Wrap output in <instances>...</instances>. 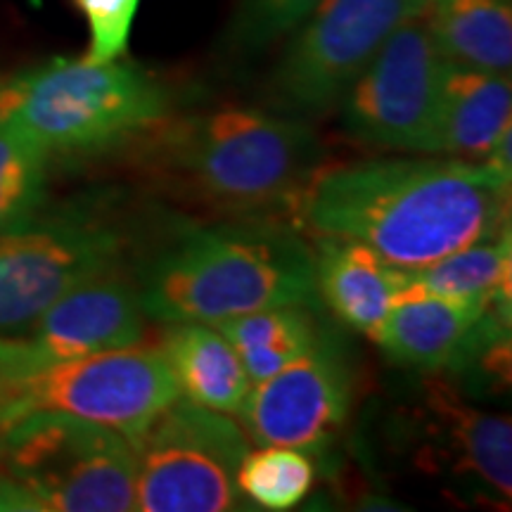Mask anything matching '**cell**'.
I'll list each match as a JSON object with an SVG mask.
<instances>
[{
  "mask_svg": "<svg viewBox=\"0 0 512 512\" xmlns=\"http://www.w3.org/2000/svg\"><path fill=\"white\" fill-rule=\"evenodd\" d=\"M292 214L415 271L510 228V178L486 162L380 157L320 164Z\"/></svg>",
  "mask_w": 512,
  "mask_h": 512,
  "instance_id": "1",
  "label": "cell"
},
{
  "mask_svg": "<svg viewBox=\"0 0 512 512\" xmlns=\"http://www.w3.org/2000/svg\"><path fill=\"white\" fill-rule=\"evenodd\" d=\"M143 143L147 164L171 190L240 219L294 211L323 164L309 126L249 107L169 119Z\"/></svg>",
  "mask_w": 512,
  "mask_h": 512,
  "instance_id": "2",
  "label": "cell"
},
{
  "mask_svg": "<svg viewBox=\"0 0 512 512\" xmlns=\"http://www.w3.org/2000/svg\"><path fill=\"white\" fill-rule=\"evenodd\" d=\"M136 287L145 316L162 323L318 304L313 247L268 219L183 230L147 261Z\"/></svg>",
  "mask_w": 512,
  "mask_h": 512,
  "instance_id": "3",
  "label": "cell"
},
{
  "mask_svg": "<svg viewBox=\"0 0 512 512\" xmlns=\"http://www.w3.org/2000/svg\"><path fill=\"white\" fill-rule=\"evenodd\" d=\"M162 81L131 62L50 60L0 86V124L48 159L95 157L143 143L171 119Z\"/></svg>",
  "mask_w": 512,
  "mask_h": 512,
  "instance_id": "4",
  "label": "cell"
},
{
  "mask_svg": "<svg viewBox=\"0 0 512 512\" xmlns=\"http://www.w3.org/2000/svg\"><path fill=\"white\" fill-rule=\"evenodd\" d=\"M0 475L29 512L136 510V453L124 434L36 413L3 432Z\"/></svg>",
  "mask_w": 512,
  "mask_h": 512,
  "instance_id": "5",
  "label": "cell"
},
{
  "mask_svg": "<svg viewBox=\"0 0 512 512\" xmlns=\"http://www.w3.org/2000/svg\"><path fill=\"white\" fill-rule=\"evenodd\" d=\"M178 396L162 351L136 342L0 380V430L36 413H60L133 441Z\"/></svg>",
  "mask_w": 512,
  "mask_h": 512,
  "instance_id": "6",
  "label": "cell"
},
{
  "mask_svg": "<svg viewBox=\"0 0 512 512\" xmlns=\"http://www.w3.org/2000/svg\"><path fill=\"white\" fill-rule=\"evenodd\" d=\"M131 444L136 453V510L245 508L238 467L252 439L233 415L209 411L178 396Z\"/></svg>",
  "mask_w": 512,
  "mask_h": 512,
  "instance_id": "7",
  "label": "cell"
},
{
  "mask_svg": "<svg viewBox=\"0 0 512 512\" xmlns=\"http://www.w3.org/2000/svg\"><path fill=\"white\" fill-rule=\"evenodd\" d=\"M126 238L105 214L72 204L0 233V337L15 335L62 294L121 266Z\"/></svg>",
  "mask_w": 512,
  "mask_h": 512,
  "instance_id": "8",
  "label": "cell"
},
{
  "mask_svg": "<svg viewBox=\"0 0 512 512\" xmlns=\"http://www.w3.org/2000/svg\"><path fill=\"white\" fill-rule=\"evenodd\" d=\"M427 8L430 0H320L275 67L273 107L313 117L339 105L384 41Z\"/></svg>",
  "mask_w": 512,
  "mask_h": 512,
  "instance_id": "9",
  "label": "cell"
},
{
  "mask_svg": "<svg viewBox=\"0 0 512 512\" xmlns=\"http://www.w3.org/2000/svg\"><path fill=\"white\" fill-rule=\"evenodd\" d=\"M446 72L425 15L408 19L344 93V131L380 150L427 155Z\"/></svg>",
  "mask_w": 512,
  "mask_h": 512,
  "instance_id": "10",
  "label": "cell"
},
{
  "mask_svg": "<svg viewBox=\"0 0 512 512\" xmlns=\"http://www.w3.org/2000/svg\"><path fill=\"white\" fill-rule=\"evenodd\" d=\"M143 330L136 283L121 266L110 268L62 294L24 330L0 337V380L128 347L143 339Z\"/></svg>",
  "mask_w": 512,
  "mask_h": 512,
  "instance_id": "11",
  "label": "cell"
},
{
  "mask_svg": "<svg viewBox=\"0 0 512 512\" xmlns=\"http://www.w3.org/2000/svg\"><path fill=\"white\" fill-rule=\"evenodd\" d=\"M351 401L354 375L347 354L325 328L304 356L252 384L240 418L252 444L313 451L342 430Z\"/></svg>",
  "mask_w": 512,
  "mask_h": 512,
  "instance_id": "12",
  "label": "cell"
},
{
  "mask_svg": "<svg viewBox=\"0 0 512 512\" xmlns=\"http://www.w3.org/2000/svg\"><path fill=\"white\" fill-rule=\"evenodd\" d=\"M510 294L494 299H458L403 292L373 342L401 368L444 370L463 366L477 351L508 342Z\"/></svg>",
  "mask_w": 512,
  "mask_h": 512,
  "instance_id": "13",
  "label": "cell"
},
{
  "mask_svg": "<svg viewBox=\"0 0 512 512\" xmlns=\"http://www.w3.org/2000/svg\"><path fill=\"white\" fill-rule=\"evenodd\" d=\"M313 273L318 302H325L347 328L370 339L408 287V271L389 266L351 240L318 238Z\"/></svg>",
  "mask_w": 512,
  "mask_h": 512,
  "instance_id": "14",
  "label": "cell"
},
{
  "mask_svg": "<svg viewBox=\"0 0 512 512\" xmlns=\"http://www.w3.org/2000/svg\"><path fill=\"white\" fill-rule=\"evenodd\" d=\"M166 325L157 349L169 363L183 399L209 411L238 415L252 380L226 335L200 320Z\"/></svg>",
  "mask_w": 512,
  "mask_h": 512,
  "instance_id": "15",
  "label": "cell"
},
{
  "mask_svg": "<svg viewBox=\"0 0 512 512\" xmlns=\"http://www.w3.org/2000/svg\"><path fill=\"white\" fill-rule=\"evenodd\" d=\"M510 114L512 86L508 74H484L448 64L427 155L484 162L496 138L510 126Z\"/></svg>",
  "mask_w": 512,
  "mask_h": 512,
  "instance_id": "16",
  "label": "cell"
},
{
  "mask_svg": "<svg viewBox=\"0 0 512 512\" xmlns=\"http://www.w3.org/2000/svg\"><path fill=\"white\" fill-rule=\"evenodd\" d=\"M427 408L444 453L465 475L510 501L512 496V427L503 415L484 413L465 403L446 384L427 387Z\"/></svg>",
  "mask_w": 512,
  "mask_h": 512,
  "instance_id": "17",
  "label": "cell"
},
{
  "mask_svg": "<svg viewBox=\"0 0 512 512\" xmlns=\"http://www.w3.org/2000/svg\"><path fill=\"white\" fill-rule=\"evenodd\" d=\"M425 22L451 67L508 74L512 67L510 0H439Z\"/></svg>",
  "mask_w": 512,
  "mask_h": 512,
  "instance_id": "18",
  "label": "cell"
},
{
  "mask_svg": "<svg viewBox=\"0 0 512 512\" xmlns=\"http://www.w3.org/2000/svg\"><path fill=\"white\" fill-rule=\"evenodd\" d=\"M216 325L238 351L249 380L261 382L290 366L318 342L325 328L318 323L313 306H275L242 313Z\"/></svg>",
  "mask_w": 512,
  "mask_h": 512,
  "instance_id": "19",
  "label": "cell"
},
{
  "mask_svg": "<svg viewBox=\"0 0 512 512\" xmlns=\"http://www.w3.org/2000/svg\"><path fill=\"white\" fill-rule=\"evenodd\" d=\"M510 228L494 238L458 249L415 271H408V290L458 299H494L510 294L512 273Z\"/></svg>",
  "mask_w": 512,
  "mask_h": 512,
  "instance_id": "20",
  "label": "cell"
},
{
  "mask_svg": "<svg viewBox=\"0 0 512 512\" xmlns=\"http://www.w3.org/2000/svg\"><path fill=\"white\" fill-rule=\"evenodd\" d=\"M316 467L294 446H261L245 453L238 467V486L245 501L261 510L285 512L311 494Z\"/></svg>",
  "mask_w": 512,
  "mask_h": 512,
  "instance_id": "21",
  "label": "cell"
},
{
  "mask_svg": "<svg viewBox=\"0 0 512 512\" xmlns=\"http://www.w3.org/2000/svg\"><path fill=\"white\" fill-rule=\"evenodd\" d=\"M48 164L31 140L0 124V233L41 211Z\"/></svg>",
  "mask_w": 512,
  "mask_h": 512,
  "instance_id": "22",
  "label": "cell"
},
{
  "mask_svg": "<svg viewBox=\"0 0 512 512\" xmlns=\"http://www.w3.org/2000/svg\"><path fill=\"white\" fill-rule=\"evenodd\" d=\"M320 0H240L233 22V43L240 50H261L292 34Z\"/></svg>",
  "mask_w": 512,
  "mask_h": 512,
  "instance_id": "23",
  "label": "cell"
},
{
  "mask_svg": "<svg viewBox=\"0 0 512 512\" xmlns=\"http://www.w3.org/2000/svg\"><path fill=\"white\" fill-rule=\"evenodd\" d=\"M91 31V43L83 60L112 62L126 55L140 0H72Z\"/></svg>",
  "mask_w": 512,
  "mask_h": 512,
  "instance_id": "24",
  "label": "cell"
},
{
  "mask_svg": "<svg viewBox=\"0 0 512 512\" xmlns=\"http://www.w3.org/2000/svg\"><path fill=\"white\" fill-rule=\"evenodd\" d=\"M0 510H17V496L8 479L0 475Z\"/></svg>",
  "mask_w": 512,
  "mask_h": 512,
  "instance_id": "25",
  "label": "cell"
},
{
  "mask_svg": "<svg viewBox=\"0 0 512 512\" xmlns=\"http://www.w3.org/2000/svg\"><path fill=\"white\" fill-rule=\"evenodd\" d=\"M0 453H3V430H0Z\"/></svg>",
  "mask_w": 512,
  "mask_h": 512,
  "instance_id": "26",
  "label": "cell"
},
{
  "mask_svg": "<svg viewBox=\"0 0 512 512\" xmlns=\"http://www.w3.org/2000/svg\"><path fill=\"white\" fill-rule=\"evenodd\" d=\"M432 3H439V0H430V5H432Z\"/></svg>",
  "mask_w": 512,
  "mask_h": 512,
  "instance_id": "27",
  "label": "cell"
}]
</instances>
